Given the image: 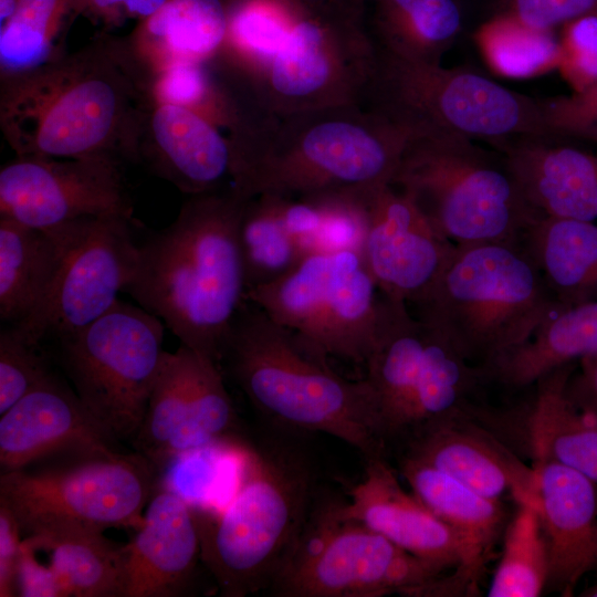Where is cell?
Here are the masks:
<instances>
[{"mask_svg":"<svg viewBox=\"0 0 597 597\" xmlns=\"http://www.w3.org/2000/svg\"><path fill=\"white\" fill-rule=\"evenodd\" d=\"M132 48L101 35L1 77L0 124L15 155L137 159L151 75Z\"/></svg>","mask_w":597,"mask_h":597,"instance_id":"1","label":"cell"},{"mask_svg":"<svg viewBox=\"0 0 597 597\" xmlns=\"http://www.w3.org/2000/svg\"><path fill=\"white\" fill-rule=\"evenodd\" d=\"M245 202L232 190L192 196L171 224L138 245L124 290L180 344L217 363L247 298L239 239Z\"/></svg>","mask_w":597,"mask_h":597,"instance_id":"2","label":"cell"},{"mask_svg":"<svg viewBox=\"0 0 597 597\" xmlns=\"http://www.w3.org/2000/svg\"><path fill=\"white\" fill-rule=\"evenodd\" d=\"M220 363L251 405L281 426L328 433L365 459L384 454L383 423L366 380L336 374L247 298L228 332Z\"/></svg>","mask_w":597,"mask_h":597,"instance_id":"3","label":"cell"},{"mask_svg":"<svg viewBox=\"0 0 597 597\" xmlns=\"http://www.w3.org/2000/svg\"><path fill=\"white\" fill-rule=\"evenodd\" d=\"M306 453L277 438L248 442L241 480L219 511L193 507L201 562L224 597L268 588L316 500Z\"/></svg>","mask_w":597,"mask_h":597,"instance_id":"4","label":"cell"},{"mask_svg":"<svg viewBox=\"0 0 597 597\" xmlns=\"http://www.w3.org/2000/svg\"><path fill=\"white\" fill-rule=\"evenodd\" d=\"M413 132L380 111L355 117L318 111L281 139L245 144L232 169V191L303 197L370 195L391 184Z\"/></svg>","mask_w":597,"mask_h":597,"instance_id":"5","label":"cell"},{"mask_svg":"<svg viewBox=\"0 0 597 597\" xmlns=\"http://www.w3.org/2000/svg\"><path fill=\"white\" fill-rule=\"evenodd\" d=\"M411 306L483 371L563 308L521 241L457 247L434 284Z\"/></svg>","mask_w":597,"mask_h":597,"instance_id":"6","label":"cell"},{"mask_svg":"<svg viewBox=\"0 0 597 597\" xmlns=\"http://www.w3.org/2000/svg\"><path fill=\"white\" fill-rule=\"evenodd\" d=\"M391 185L457 247L520 242L543 217L505 156L451 134H413Z\"/></svg>","mask_w":597,"mask_h":597,"instance_id":"7","label":"cell"},{"mask_svg":"<svg viewBox=\"0 0 597 597\" xmlns=\"http://www.w3.org/2000/svg\"><path fill=\"white\" fill-rule=\"evenodd\" d=\"M158 484V471L136 451H83L1 473L0 506L22 537L63 526L137 530Z\"/></svg>","mask_w":597,"mask_h":597,"instance_id":"8","label":"cell"},{"mask_svg":"<svg viewBox=\"0 0 597 597\" xmlns=\"http://www.w3.org/2000/svg\"><path fill=\"white\" fill-rule=\"evenodd\" d=\"M378 111L415 134L463 136L493 147L526 138H558L545 101L511 91L469 69L410 61L386 50L373 71Z\"/></svg>","mask_w":597,"mask_h":597,"instance_id":"9","label":"cell"},{"mask_svg":"<svg viewBox=\"0 0 597 597\" xmlns=\"http://www.w3.org/2000/svg\"><path fill=\"white\" fill-rule=\"evenodd\" d=\"M247 300L293 332L314 354L363 365L373 347L383 294L356 250L314 251Z\"/></svg>","mask_w":597,"mask_h":597,"instance_id":"10","label":"cell"},{"mask_svg":"<svg viewBox=\"0 0 597 597\" xmlns=\"http://www.w3.org/2000/svg\"><path fill=\"white\" fill-rule=\"evenodd\" d=\"M339 500H315L268 589L280 597L408 596L443 570L339 513Z\"/></svg>","mask_w":597,"mask_h":597,"instance_id":"11","label":"cell"},{"mask_svg":"<svg viewBox=\"0 0 597 597\" xmlns=\"http://www.w3.org/2000/svg\"><path fill=\"white\" fill-rule=\"evenodd\" d=\"M164 323L117 300L87 326L53 343L78 398L117 442L130 441L144 419L165 352Z\"/></svg>","mask_w":597,"mask_h":597,"instance_id":"12","label":"cell"},{"mask_svg":"<svg viewBox=\"0 0 597 597\" xmlns=\"http://www.w3.org/2000/svg\"><path fill=\"white\" fill-rule=\"evenodd\" d=\"M130 219L108 216L67 224L63 262L49 298L34 316L13 325L24 337L54 342L87 326L119 300L137 260Z\"/></svg>","mask_w":597,"mask_h":597,"instance_id":"13","label":"cell"},{"mask_svg":"<svg viewBox=\"0 0 597 597\" xmlns=\"http://www.w3.org/2000/svg\"><path fill=\"white\" fill-rule=\"evenodd\" d=\"M212 358L180 344L165 352L134 450L160 474L177 455L240 437L238 415Z\"/></svg>","mask_w":597,"mask_h":597,"instance_id":"14","label":"cell"},{"mask_svg":"<svg viewBox=\"0 0 597 597\" xmlns=\"http://www.w3.org/2000/svg\"><path fill=\"white\" fill-rule=\"evenodd\" d=\"M119 160L17 156L0 170V217L51 230L85 218H132Z\"/></svg>","mask_w":597,"mask_h":597,"instance_id":"15","label":"cell"},{"mask_svg":"<svg viewBox=\"0 0 597 597\" xmlns=\"http://www.w3.org/2000/svg\"><path fill=\"white\" fill-rule=\"evenodd\" d=\"M364 262L386 297L417 303L450 262L457 245L391 184L365 199Z\"/></svg>","mask_w":597,"mask_h":597,"instance_id":"16","label":"cell"},{"mask_svg":"<svg viewBox=\"0 0 597 597\" xmlns=\"http://www.w3.org/2000/svg\"><path fill=\"white\" fill-rule=\"evenodd\" d=\"M77 394L54 371L0 415L1 473L48 458L116 448Z\"/></svg>","mask_w":597,"mask_h":597,"instance_id":"17","label":"cell"},{"mask_svg":"<svg viewBox=\"0 0 597 597\" xmlns=\"http://www.w3.org/2000/svg\"><path fill=\"white\" fill-rule=\"evenodd\" d=\"M364 479L341 501L345 519L362 522L404 551L441 570L454 568L448 583L455 587L464 548L455 533L412 493H407L384 454L365 459Z\"/></svg>","mask_w":597,"mask_h":597,"instance_id":"18","label":"cell"},{"mask_svg":"<svg viewBox=\"0 0 597 597\" xmlns=\"http://www.w3.org/2000/svg\"><path fill=\"white\" fill-rule=\"evenodd\" d=\"M124 551L123 597L189 595L201 562L193 507L177 493L158 486Z\"/></svg>","mask_w":597,"mask_h":597,"instance_id":"19","label":"cell"},{"mask_svg":"<svg viewBox=\"0 0 597 597\" xmlns=\"http://www.w3.org/2000/svg\"><path fill=\"white\" fill-rule=\"evenodd\" d=\"M138 158L181 191L199 196L217 192L232 178L234 145L199 112L158 101L149 92Z\"/></svg>","mask_w":597,"mask_h":597,"instance_id":"20","label":"cell"},{"mask_svg":"<svg viewBox=\"0 0 597 597\" xmlns=\"http://www.w3.org/2000/svg\"><path fill=\"white\" fill-rule=\"evenodd\" d=\"M470 420L417 428L407 437L404 455L426 463L476 493L496 501L537 505L535 469L530 470L502 443Z\"/></svg>","mask_w":597,"mask_h":597,"instance_id":"21","label":"cell"},{"mask_svg":"<svg viewBox=\"0 0 597 597\" xmlns=\"http://www.w3.org/2000/svg\"><path fill=\"white\" fill-rule=\"evenodd\" d=\"M537 510L547 542L548 586L572 596L597 566V491L593 480L568 467L536 460Z\"/></svg>","mask_w":597,"mask_h":597,"instance_id":"22","label":"cell"},{"mask_svg":"<svg viewBox=\"0 0 597 597\" xmlns=\"http://www.w3.org/2000/svg\"><path fill=\"white\" fill-rule=\"evenodd\" d=\"M359 30L350 0L301 3L286 42L269 63L273 93L280 101L315 102L338 75L334 48Z\"/></svg>","mask_w":597,"mask_h":597,"instance_id":"23","label":"cell"},{"mask_svg":"<svg viewBox=\"0 0 597 597\" xmlns=\"http://www.w3.org/2000/svg\"><path fill=\"white\" fill-rule=\"evenodd\" d=\"M526 137L502 142L501 151L526 199L543 216L597 219V155L559 143Z\"/></svg>","mask_w":597,"mask_h":597,"instance_id":"24","label":"cell"},{"mask_svg":"<svg viewBox=\"0 0 597 597\" xmlns=\"http://www.w3.org/2000/svg\"><path fill=\"white\" fill-rule=\"evenodd\" d=\"M430 328L406 303L383 295L364 379L374 395L386 441L404 437L409 428Z\"/></svg>","mask_w":597,"mask_h":597,"instance_id":"25","label":"cell"},{"mask_svg":"<svg viewBox=\"0 0 597 597\" xmlns=\"http://www.w3.org/2000/svg\"><path fill=\"white\" fill-rule=\"evenodd\" d=\"M400 472L411 493L455 533L464 548L465 562L455 591H474L504 527L502 501L485 498L407 455L400 460Z\"/></svg>","mask_w":597,"mask_h":597,"instance_id":"26","label":"cell"},{"mask_svg":"<svg viewBox=\"0 0 597 597\" xmlns=\"http://www.w3.org/2000/svg\"><path fill=\"white\" fill-rule=\"evenodd\" d=\"M67 224L39 230L0 217V320L4 325L27 322L49 298L63 262Z\"/></svg>","mask_w":597,"mask_h":597,"instance_id":"27","label":"cell"},{"mask_svg":"<svg viewBox=\"0 0 597 597\" xmlns=\"http://www.w3.org/2000/svg\"><path fill=\"white\" fill-rule=\"evenodd\" d=\"M573 366H563L533 385L528 436L536 460L559 463L597 482V411L578 407L573 397Z\"/></svg>","mask_w":597,"mask_h":597,"instance_id":"28","label":"cell"},{"mask_svg":"<svg viewBox=\"0 0 597 597\" xmlns=\"http://www.w3.org/2000/svg\"><path fill=\"white\" fill-rule=\"evenodd\" d=\"M55 577L63 597H123L125 551L102 531L52 527L22 537Z\"/></svg>","mask_w":597,"mask_h":597,"instance_id":"29","label":"cell"},{"mask_svg":"<svg viewBox=\"0 0 597 597\" xmlns=\"http://www.w3.org/2000/svg\"><path fill=\"white\" fill-rule=\"evenodd\" d=\"M597 355V300L563 307L521 346L485 370L486 379L510 390L533 386L552 371Z\"/></svg>","mask_w":597,"mask_h":597,"instance_id":"30","label":"cell"},{"mask_svg":"<svg viewBox=\"0 0 597 597\" xmlns=\"http://www.w3.org/2000/svg\"><path fill=\"white\" fill-rule=\"evenodd\" d=\"M521 242L563 307L597 300V224L543 216Z\"/></svg>","mask_w":597,"mask_h":597,"instance_id":"31","label":"cell"},{"mask_svg":"<svg viewBox=\"0 0 597 597\" xmlns=\"http://www.w3.org/2000/svg\"><path fill=\"white\" fill-rule=\"evenodd\" d=\"M229 0H168L139 22L130 40L150 48L158 66L175 60L199 61L228 36Z\"/></svg>","mask_w":597,"mask_h":597,"instance_id":"32","label":"cell"},{"mask_svg":"<svg viewBox=\"0 0 597 597\" xmlns=\"http://www.w3.org/2000/svg\"><path fill=\"white\" fill-rule=\"evenodd\" d=\"M375 23L384 50L440 64L462 29V12L458 0H377Z\"/></svg>","mask_w":597,"mask_h":597,"instance_id":"33","label":"cell"},{"mask_svg":"<svg viewBox=\"0 0 597 597\" xmlns=\"http://www.w3.org/2000/svg\"><path fill=\"white\" fill-rule=\"evenodd\" d=\"M248 442L223 440L174 458L159 474L158 486L181 496L192 507L221 510L238 489L245 463Z\"/></svg>","mask_w":597,"mask_h":597,"instance_id":"34","label":"cell"},{"mask_svg":"<svg viewBox=\"0 0 597 597\" xmlns=\"http://www.w3.org/2000/svg\"><path fill=\"white\" fill-rule=\"evenodd\" d=\"M75 0H19L1 24V77L36 67L63 53L62 33L76 17Z\"/></svg>","mask_w":597,"mask_h":597,"instance_id":"35","label":"cell"},{"mask_svg":"<svg viewBox=\"0 0 597 597\" xmlns=\"http://www.w3.org/2000/svg\"><path fill=\"white\" fill-rule=\"evenodd\" d=\"M501 558L488 589L489 597H537L549 580V558L537 505L517 503L504 527Z\"/></svg>","mask_w":597,"mask_h":597,"instance_id":"36","label":"cell"},{"mask_svg":"<svg viewBox=\"0 0 597 597\" xmlns=\"http://www.w3.org/2000/svg\"><path fill=\"white\" fill-rule=\"evenodd\" d=\"M239 239L247 292L281 277L306 254L284 227L272 193L247 200Z\"/></svg>","mask_w":597,"mask_h":597,"instance_id":"37","label":"cell"},{"mask_svg":"<svg viewBox=\"0 0 597 597\" xmlns=\"http://www.w3.org/2000/svg\"><path fill=\"white\" fill-rule=\"evenodd\" d=\"M480 52L498 74L527 78L557 69L559 42L554 30H537L511 19H485L475 31Z\"/></svg>","mask_w":597,"mask_h":597,"instance_id":"38","label":"cell"},{"mask_svg":"<svg viewBox=\"0 0 597 597\" xmlns=\"http://www.w3.org/2000/svg\"><path fill=\"white\" fill-rule=\"evenodd\" d=\"M53 373L49 355L13 325L0 331V415Z\"/></svg>","mask_w":597,"mask_h":597,"instance_id":"39","label":"cell"},{"mask_svg":"<svg viewBox=\"0 0 597 597\" xmlns=\"http://www.w3.org/2000/svg\"><path fill=\"white\" fill-rule=\"evenodd\" d=\"M558 42L557 69L573 93L582 92L597 80V14L563 24Z\"/></svg>","mask_w":597,"mask_h":597,"instance_id":"40","label":"cell"},{"mask_svg":"<svg viewBox=\"0 0 597 597\" xmlns=\"http://www.w3.org/2000/svg\"><path fill=\"white\" fill-rule=\"evenodd\" d=\"M486 3V19H511L537 30H554L576 18L597 14V0H488Z\"/></svg>","mask_w":597,"mask_h":597,"instance_id":"41","label":"cell"},{"mask_svg":"<svg viewBox=\"0 0 597 597\" xmlns=\"http://www.w3.org/2000/svg\"><path fill=\"white\" fill-rule=\"evenodd\" d=\"M150 95L158 101L197 111L208 101V77L199 61L175 60L155 70Z\"/></svg>","mask_w":597,"mask_h":597,"instance_id":"42","label":"cell"},{"mask_svg":"<svg viewBox=\"0 0 597 597\" xmlns=\"http://www.w3.org/2000/svg\"><path fill=\"white\" fill-rule=\"evenodd\" d=\"M545 103L547 121L556 137L597 140V80L582 92Z\"/></svg>","mask_w":597,"mask_h":597,"instance_id":"43","label":"cell"},{"mask_svg":"<svg viewBox=\"0 0 597 597\" xmlns=\"http://www.w3.org/2000/svg\"><path fill=\"white\" fill-rule=\"evenodd\" d=\"M272 195L275 196L280 217L289 233L305 253L313 252L323 220L320 201L313 197L291 200L289 196Z\"/></svg>","mask_w":597,"mask_h":597,"instance_id":"44","label":"cell"},{"mask_svg":"<svg viewBox=\"0 0 597 597\" xmlns=\"http://www.w3.org/2000/svg\"><path fill=\"white\" fill-rule=\"evenodd\" d=\"M168 0H75L76 14L88 15L107 25L126 19L140 21L156 13Z\"/></svg>","mask_w":597,"mask_h":597,"instance_id":"45","label":"cell"},{"mask_svg":"<svg viewBox=\"0 0 597 597\" xmlns=\"http://www.w3.org/2000/svg\"><path fill=\"white\" fill-rule=\"evenodd\" d=\"M22 535L17 521L0 506V596H18L17 577Z\"/></svg>","mask_w":597,"mask_h":597,"instance_id":"46","label":"cell"},{"mask_svg":"<svg viewBox=\"0 0 597 597\" xmlns=\"http://www.w3.org/2000/svg\"><path fill=\"white\" fill-rule=\"evenodd\" d=\"M584 376L580 381L582 388L588 395L585 408L597 411V355L583 359Z\"/></svg>","mask_w":597,"mask_h":597,"instance_id":"47","label":"cell"},{"mask_svg":"<svg viewBox=\"0 0 597 597\" xmlns=\"http://www.w3.org/2000/svg\"><path fill=\"white\" fill-rule=\"evenodd\" d=\"M19 0H0V22L3 24L14 13Z\"/></svg>","mask_w":597,"mask_h":597,"instance_id":"48","label":"cell"},{"mask_svg":"<svg viewBox=\"0 0 597 597\" xmlns=\"http://www.w3.org/2000/svg\"><path fill=\"white\" fill-rule=\"evenodd\" d=\"M583 596L597 597V586H594V587L588 588L587 590H585Z\"/></svg>","mask_w":597,"mask_h":597,"instance_id":"49","label":"cell"},{"mask_svg":"<svg viewBox=\"0 0 597 597\" xmlns=\"http://www.w3.org/2000/svg\"><path fill=\"white\" fill-rule=\"evenodd\" d=\"M300 2H304V3H311V2H316V1H320V0H297Z\"/></svg>","mask_w":597,"mask_h":597,"instance_id":"50","label":"cell"}]
</instances>
